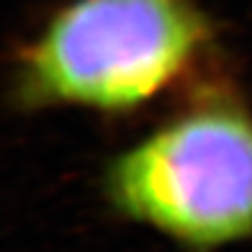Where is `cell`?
<instances>
[{"mask_svg":"<svg viewBox=\"0 0 252 252\" xmlns=\"http://www.w3.org/2000/svg\"><path fill=\"white\" fill-rule=\"evenodd\" d=\"M208 34L193 0H74L21 53L17 97L30 107H139L191 65Z\"/></svg>","mask_w":252,"mask_h":252,"instance_id":"1","label":"cell"},{"mask_svg":"<svg viewBox=\"0 0 252 252\" xmlns=\"http://www.w3.org/2000/svg\"><path fill=\"white\" fill-rule=\"evenodd\" d=\"M109 187L130 217L212 246L252 231V116L229 101L177 116L116 160Z\"/></svg>","mask_w":252,"mask_h":252,"instance_id":"2","label":"cell"}]
</instances>
